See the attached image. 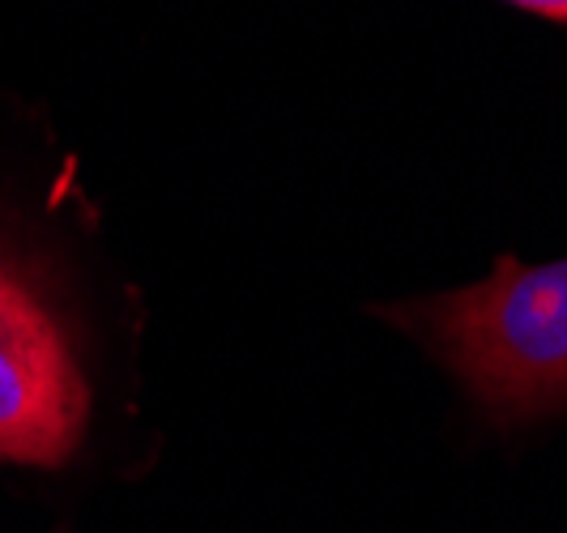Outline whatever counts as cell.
<instances>
[{
	"instance_id": "6da1fadb",
	"label": "cell",
	"mask_w": 567,
	"mask_h": 533,
	"mask_svg": "<svg viewBox=\"0 0 567 533\" xmlns=\"http://www.w3.org/2000/svg\"><path fill=\"white\" fill-rule=\"evenodd\" d=\"M375 311L419 337L491 422L525 427L567 410V256H499L465 290Z\"/></svg>"
},
{
	"instance_id": "7a4b0ae2",
	"label": "cell",
	"mask_w": 567,
	"mask_h": 533,
	"mask_svg": "<svg viewBox=\"0 0 567 533\" xmlns=\"http://www.w3.org/2000/svg\"><path fill=\"white\" fill-rule=\"evenodd\" d=\"M85 380L39 295L0 260V457L56 465L82 440Z\"/></svg>"
},
{
	"instance_id": "3957f363",
	"label": "cell",
	"mask_w": 567,
	"mask_h": 533,
	"mask_svg": "<svg viewBox=\"0 0 567 533\" xmlns=\"http://www.w3.org/2000/svg\"><path fill=\"white\" fill-rule=\"evenodd\" d=\"M516 9H525V13H538L546 22H564L567 27V0H508Z\"/></svg>"
}]
</instances>
